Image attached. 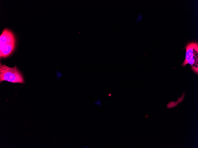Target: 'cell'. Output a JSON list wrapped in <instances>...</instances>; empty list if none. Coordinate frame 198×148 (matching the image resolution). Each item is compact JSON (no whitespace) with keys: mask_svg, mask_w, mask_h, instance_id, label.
I'll list each match as a JSON object with an SVG mask.
<instances>
[{"mask_svg":"<svg viewBox=\"0 0 198 148\" xmlns=\"http://www.w3.org/2000/svg\"><path fill=\"white\" fill-rule=\"evenodd\" d=\"M87 146H86L84 147V148H87Z\"/></svg>","mask_w":198,"mask_h":148,"instance_id":"cell-6","label":"cell"},{"mask_svg":"<svg viewBox=\"0 0 198 148\" xmlns=\"http://www.w3.org/2000/svg\"><path fill=\"white\" fill-rule=\"evenodd\" d=\"M186 55L185 60L182 64L185 66L187 64L191 65V69L195 73H198V44L195 42L189 43L185 47Z\"/></svg>","mask_w":198,"mask_h":148,"instance_id":"cell-3","label":"cell"},{"mask_svg":"<svg viewBox=\"0 0 198 148\" xmlns=\"http://www.w3.org/2000/svg\"><path fill=\"white\" fill-rule=\"evenodd\" d=\"M6 81L12 83L23 84L24 81L20 71L16 66L10 67L4 64L0 65V81Z\"/></svg>","mask_w":198,"mask_h":148,"instance_id":"cell-2","label":"cell"},{"mask_svg":"<svg viewBox=\"0 0 198 148\" xmlns=\"http://www.w3.org/2000/svg\"><path fill=\"white\" fill-rule=\"evenodd\" d=\"M178 103H179V102L178 100L175 102L171 101L169 102L167 105L166 107L168 108H171L176 106Z\"/></svg>","mask_w":198,"mask_h":148,"instance_id":"cell-4","label":"cell"},{"mask_svg":"<svg viewBox=\"0 0 198 148\" xmlns=\"http://www.w3.org/2000/svg\"><path fill=\"white\" fill-rule=\"evenodd\" d=\"M16 40L13 32L5 28L0 36V57L6 58L10 56L15 48Z\"/></svg>","mask_w":198,"mask_h":148,"instance_id":"cell-1","label":"cell"},{"mask_svg":"<svg viewBox=\"0 0 198 148\" xmlns=\"http://www.w3.org/2000/svg\"><path fill=\"white\" fill-rule=\"evenodd\" d=\"M101 102V100L100 99H98L95 102V105L98 106H101L102 105Z\"/></svg>","mask_w":198,"mask_h":148,"instance_id":"cell-5","label":"cell"}]
</instances>
